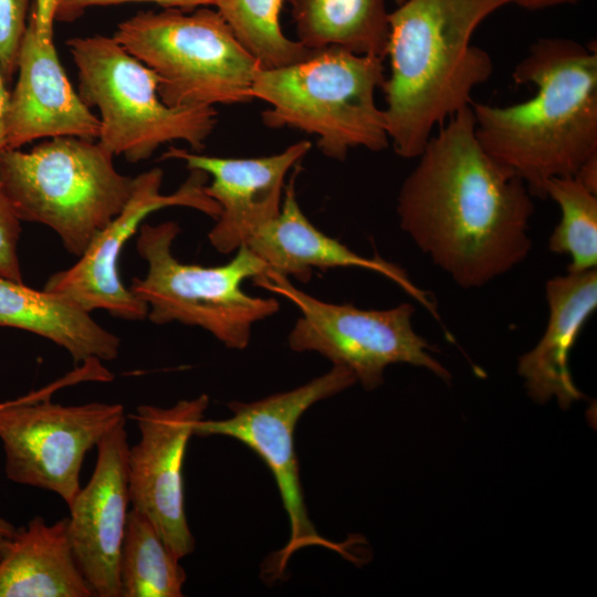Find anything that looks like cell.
Segmentation results:
<instances>
[{
	"instance_id": "1",
	"label": "cell",
	"mask_w": 597,
	"mask_h": 597,
	"mask_svg": "<svg viewBox=\"0 0 597 597\" xmlns=\"http://www.w3.org/2000/svg\"><path fill=\"white\" fill-rule=\"evenodd\" d=\"M417 159L400 187L397 214L434 265L473 289L525 260L533 196L481 146L471 105L440 126Z\"/></svg>"
},
{
	"instance_id": "2",
	"label": "cell",
	"mask_w": 597,
	"mask_h": 597,
	"mask_svg": "<svg viewBox=\"0 0 597 597\" xmlns=\"http://www.w3.org/2000/svg\"><path fill=\"white\" fill-rule=\"evenodd\" d=\"M512 78L535 86L534 95L506 106L472 102L475 134L492 158L544 199L549 179L574 177L597 157L596 44L541 38Z\"/></svg>"
},
{
	"instance_id": "3",
	"label": "cell",
	"mask_w": 597,
	"mask_h": 597,
	"mask_svg": "<svg viewBox=\"0 0 597 597\" xmlns=\"http://www.w3.org/2000/svg\"><path fill=\"white\" fill-rule=\"evenodd\" d=\"M507 4L510 0H405L389 12L383 113L398 156L417 158L440 126L471 105L472 93L494 69L472 36Z\"/></svg>"
},
{
	"instance_id": "4",
	"label": "cell",
	"mask_w": 597,
	"mask_h": 597,
	"mask_svg": "<svg viewBox=\"0 0 597 597\" xmlns=\"http://www.w3.org/2000/svg\"><path fill=\"white\" fill-rule=\"evenodd\" d=\"M385 78L384 59L328 46L291 65L260 67L252 97L269 105L262 113L265 126L314 135L324 156L343 161L353 148L389 146L376 103Z\"/></svg>"
},
{
	"instance_id": "5",
	"label": "cell",
	"mask_w": 597,
	"mask_h": 597,
	"mask_svg": "<svg viewBox=\"0 0 597 597\" xmlns=\"http://www.w3.org/2000/svg\"><path fill=\"white\" fill-rule=\"evenodd\" d=\"M0 182L20 221L52 229L77 258L134 189V178L116 169L97 139L75 136L48 138L30 150L7 148Z\"/></svg>"
},
{
	"instance_id": "6",
	"label": "cell",
	"mask_w": 597,
	"mask_h": 597,
	"mask_svg": "<svg viewBox=\"0 0 597 597\" xmlns=\"http://www.w3.org/2000/svg\"><path fill=\"white\" fill-rule=\"evenodd\" d=\"M113 36L158 78L160 98L174 107L249 103L260 63L217 10L165 8L118 23Z\"/></svg>"
},
{
	"instance_id": "7",
	"label": "cell",
	"mask_w": 597,
	"mask_h": 597,
	"mask_svg": "<svg viewBox=\"0 0 597 597\" xmlns=\"http://www.w3.org/2000/svg\"><path fill=\"white\" fill-rule=\"evenodd\" d=\"M66 46L77 70L78 94L100 113L97 140L114 157L136 164L178 140L196 153L205 148L218 122L214 107L166 104L156 74L114 36H75Z\"/></svg>"
},
{
	"instance_id": "8",
	"label": "cell",
	"mask_w": 597,
	"mask_h": 597,
	"mask_svg": "<svg viewBox=\"0 0 597 597\" xmlns=\"http://www.w3.org/2000/svg\"><path fill=\"white\" fill-rule=\"evenodd\" d=\"M179 232L176 221L142 223L136 249L147 272L133 279L130 291L146 304L151 323L198 326L228 348L244 349L252 325L280 308L275 298L251 296L241 287L244 280L263 274L265 264L247 245L223 265L180 262L172 254Z\"/></svg>"
},
{
	"instance_id": "9",
	"label": "cell",
	"mask_w": 597,
	"mask_h": 597,
	"mask_svg": "<svg viewBox=\"0 0 597 597\" xmlns=\"http://www.w3.org/2000/svg\"><path fill=\"white\" fill-rule=\"evenodd\" d=\"M98 359L76 366L50 385L0 404V440L9 480L54 492L69 506L81 489L86 453L122 419L119 404L64 406L52 394L82 381H111Z\"/></svg>"
},
{
	"instance_id": "10",
	"label": "cell",
	"mask_w": 597,
	"mask_h": 597,
	"mask_svg": "<svg viewBox=\"0 0 597 597\" xmlns=\"http://www.w3.org/2000/svg\"><path fill=\"white\" fill-rule=\"evenodd\" d=\"M252 281L253 285L284 296L298 310L287 338L291 349L316 352L333 365L347 368L366 390L379 387L385 369L392 364L423 367L450 381L449 370L431 355L434 347L412 327V304L363 310L318 300L281 274L266 272Z\"/></svg>"
},
{
	"instance_id": "11",
	"label": "cell",
	"mask_w": 597,
	"mask_h": 597,
	"mask_svg": "<svg viewBox=\"0 0 597 597\" xmlns=\"http://www.w3.org/2000/svg\"><path fill=\"white\" fill-rule=\"evenodd\" d=\"M357 383L345 367L333 365L326 374L292 390L279 392L253 402L229 404L231 417L198 421L197 436H227L252 449L273 474L290 522L286 545L274 553L266 576L281 578L291 556L308 546H321L357 563L347 543H334L321 536L305 506L300 468L294 449V430L301 416L314 404L329 398Z\"/></svg>"
},
{
	"instance_id": "12",
	"label": "cell",
	"mask_w": 597,
	"mask_h": 597,
	"mask_svg": "<svg viewBox=\"0 0 597 597\" xmlns=\"http://www.w3.org/2000/svg\"><path fill=\"white\" fill-rule=\"evenodd\" d=\"M164 171L151 168L134 177V189L122 210L92 241L72 266L53 273L44 290L92 313L103 310L126 321L147 318L148 308L119 273L124 245L137 233L143 221L153 212L169 207H186L212 219L220 213L219 205L205 191L209 176L190 169L187 179L171 193H161Z\"/></svg>"
},
{
	"instance_id": "13",
	"label": "cell",
	"mask_w": 597,
	"mask_h": 597,
	"mask_svg": "<svg viewBox=\"0 0 597 597\" xmlns=\"http://www.w3.org/2000/svg\"><path fill=\"white\" fill-rule=\"evenodd\" d=\"M208 405L209 397L202 394L169 408L140 405L132 416L140 432L127 455L132 509L153 523L179 559L195 549L185 511V454Z\"/></svg>"
},
{
	"instance_id": "14",
	"label": "cell",
	"mask_w": 597,
	"mask_h": 597,
	"mask_svg": "<svg viewBox=\"0 0 597 597\" xmlns=\"http://www.w3.org/2000/svg\"><path fill=\"white\" fill-rule=\"evenodd\" d=\"M96 449L94 472L69 505V533L76 564L94 597H119V559L130 503L125 418Z\"/></svg>"
},
{
	"instance_id": "15",
	"label": "cell",
	"mask_w": 597,
	"mask_h": 597,
	"mask_svg": "<svg viewBox=\"0 0 597 597\" xmlns=\"http://www.w3.org/2000/svg\"><path fill=\"white\" fill-rule=\"evenodd\" d=\"M311 147L303 139L269 156L227 158L172 146L161 158L181 160L189 170H202L211 178L205 191L220 213L208 238L217 251L230 254L279 216L285 178Z\"/></svg>"
},
{
	"instance_id": "16",
	"label": "cell",
	"mask_w": 597,
	"mask_h": 597,
	"mask_svg": "<svg viewBox=\"0 0 597 597\" xmlns=\"http://www.w3.org/2000/svg\"><path fill=\"white\" fill-rule=\"evenodd\" d=\"M17 72L6 119L7 148H21L36 139L60 136L97 139L98 117L73 88L53 38L39 35L32 13L21 42Z\"/></svg>"
},
{
	"instance_id": "17",
	"label": "cell",
	"mask_w": 597,
	"mask_h": 597,
	"mask_svg": "<svg viewBox=\"0 0 597 597\" xmlns=\"http://www.w3.org/2000/svg\"><path fill=\"white\" fill-rule=\"evenodd\" d=\"M295 175L285 187L279 216L245 244L265 264L264 273L293 276L305 283L310 281L313 269L371 270L390 279L440 321L432 294L418 287L402 268L379 256L359 255L338 240L323 233L308 220L296 199Z\"/></svg>"
},
{
	"instance_id": "18",
	"label": "cell",
	"mask_w": 597,
	"mask_h": 597,
	"mask_svg": "<svg viewBox=\"0 0 597 597\" xmlns=\"http://www.w3.org/2000/svg\"><path fill=\"white\" fill-rule=\"evenodd\" d=\"M548 320L536 346L519 359L517 371L538 404L555 398L563 409L585 395L575 385L568 359L576 339L597 308V271L567 272L545 286Z\"/></svg>"
},
{
	"instance_id": "19",
	"label": "cell",
	"mask_w": 597,
	"mask_h": 597,
	"mask_svg": "<svg viewBox=\"0 0 597 597\" xmlns=\"http://www.w3.org/2000/svg\"><path fill=\"white\" fill-rule=\"evenodd\" d=\"M72 549L69 517L35 516L17 528L0 557V597H92Z\"/></svg>"
},
{
	"instance_id": "20",
	"label": "cell",
	"mask_w": 597,
	"mask_h": 597,
	"mask_svg": "<svg viewBox=\"0 0 597 597\" xmlns=\"http://www.w3.org/2000/svg\"><path fill=\"white\" fill-rule=\"evenodd\" d=\"M0 326L30 332L64 348L76 365L117 358L121 339L65 298L0 274Z\"/></svg>"
},
{
	"instance_id": "21",
	"label": "cell",
	"mask_w": 597,
	"mask_h": 597,
	"mask_svg": "<svg viewBox=\"0 0 597 597\" xmlns=\"http://www.w3.org/2000/svg\"><path fill=\"white\" fill-rule=\"evenodd\" d=\"M296 40L308 50L337 46L385 59L386 0H287Z\"/></svg>"
},
{
	"instance_id": "22",
	"label": "cell",
	"mask_w": 597,
	"mask_h": 597,
	"mask_svg": "<svg viewBox=\"0 0 597 597\" xmlns=\"http://www.w3.org/2000/svg\"><path fill=\"white\" fill-rule=\"evenodd\" d=\"M153 523L128 511L119 559V597H180L186 572Z\"/></svg>"
},
{
	"instance_id": "23",
	"label": "cell",
	"mask_w": 597,
	"mask_h": 597,
	"mask_svg": "<svg viewBox=\"0 0 597 597\" xmlns=\"http://www.w3.org/2000/svg\"><path fill=\"white\" fill-rule=\"evenodd\" d=\"M284 0H214L213 7L262 69L291 65L314 50L286 36L280 23Z\"/></svg>"
},
{
	"instance_id": "24",
	"label": "cell",
	"mask_w": 597,
	"mask_h": 597,
	"mask_svg": "<svg viewBox=\"0 0 597 597\" xmlns=\"http://www.w3.org/2000/svg\"><path fill=\"white\" fill-rule=\"evenodd\" d=\"M545 198L561 209V220L548 240V250L567 254V272H583L597 265V193L574 177H556L544 186Z\"/></svg>"
},
{
	"instance_id": "25",
	"label": "cell",
	"mask_w": 597,
	"mask_h": 597,
	"mask_svg": "<svg viewBox=\"0 0 597 597\" xmlns=\"http://www.w3.org/2000/svg\"><path fill=\"white\" fill-rule=\"evenodd\" d=\"M31 0H0V69L6 82L17 73Z\"/></svg>"
},
{
	"instance_id": "26",
	"label": "cell",
	"mask_w": 597,
	"mask_h": 597,
	"mask_svg": "<svg viewBox=\"0 0 597 597\" xmlns=\"http://www.w3.org/2000/svg\"><path fill=\"white\" fill-rule=\"evenodd\" d=\"M20 220L0 182V274L23 282L18 256Z\"/></svg>"
},
{
	"instance_id": "27",
	"label": "cell",
	"mask_w": 597,
	"mask_h": 597,
	"mask_svg": "<svg viewBox=\"0 0 597 597\" xmlns=\"http://www.w3.org/2000/svg\"><path fill=\"white\" fill-rule=\"evenodd\" d=\"M154 2L164 8L191 10L199 7L213 6L214 0H56L54 21L72 22L87 9L101 6L122 4L127 2Z\"/></svg>"
},
{
	"instance_id": "28",
	"label": "cell",
	"mask_w": 597,
	"mask_h": 597,
	"mask_svg": "<svg viewBox=\"0 0 597 597\" xmlns=\"http://www.w3.org/2000/svg\"><path fill=\"white\" fill-rule=\"evenodd\" d=\"M56 0H35L31 13L35 19L36 31L43 39L53 38V23Z\"/></svg>"
},
{
	"instance_id": "29",
	"label": "cell",
	"mask_w": 597,
	"mask_h": 597,
	"mask_svg": "<svg viewBox=\"0 0 597 597\" xmlns=\"http://www.w3.org/2000/svg\"><path fill=\"white\" fill-rule=\"evenodd\" d=\"M10 92L7 90V82L0 69V159L7 149L6 142V119L9 105Z\"/></svg>"
},
{
	"instance_id": "30",
	"label": "cell",
	"mask_w": 597,
	"mask_h": 597,
	"mask_svg": "<svg viewBox=\"0 0 597 597\" xmlns=\"http://www.w3.org/2000/svg\"><path fill=\"white\" fill-rule=\"evenodd\" d=\"M585 188L597 193V157L587 160L574 176Z\"/></svg>"
},
{
	"instance_id": "31",
	"label": "cell",
	"mask_w": 597,
	"mask_h": 597,
	"mask_svg": "<svg viewBox=\"0 0 597 597\" xmlns=\"http://www.w3.org/2000/svg\"><path fill=\"white\" fill-rule=\"evenodd\" d=\"M580 0H510V3H514L526 10H543L563 4H573Z\"/></svg>"
},
{
	"instance_id": "32",
	"label": "cell",
	"mask_w": 597,
	"mask_h": 597,
	"mask_svg": "<svg viewBox=\"0 0 597 597\" xmlns=\"http://www.w3.org/2000/svg\"><path fill=\"white\" fill-rule=\"evenodd\" d=\"M17 528L7 520L0 517V557L6 552Z\"/></svg>"
},
{
	"instance_id": "33",
	"label": "cell",
	"mask_w": 597,
	"mask_h": 597,
	"mask_svg": "<svg viewBox=\"0 0 597 597\" xmlns=\"http://www.w3.org/2000/svg\"><path fill=\"white\" fill-rule=\"evenodd\" d=\"M404 1H405V0H395V2H396L397 6L400 4V3H402Z\"/></svg>"
},
{
	"instance_id": "34",
	"label": "cell",
	"mask_w": 597,
	"mask_h": 597,
	"mask_svg": "<svg viewBox=\"0 0 597 597\" xmlns=\"http://www.w3.org/2000/svg\"><path fill=\"white\" fill-rule=\"evenodd\" d=\"M1 404V402H0Z\"/></svg>"
}]
</instances>
